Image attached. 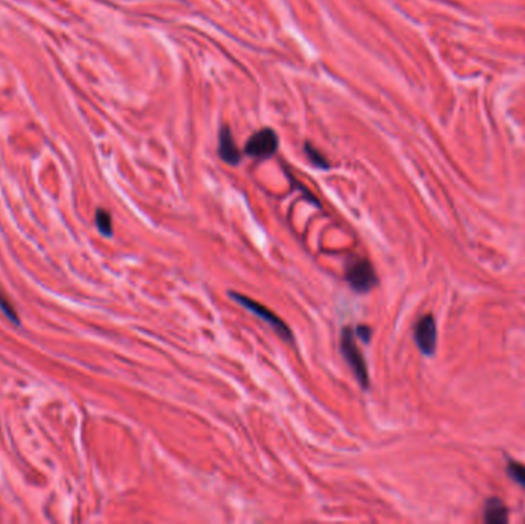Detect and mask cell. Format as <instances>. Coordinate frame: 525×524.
Returning a JSON list of instances; mask_svg holds the SVG:
<instances>
[{
    "label": "cell",
    "instance_id": "cell-1",
    "mask_svg": "<svg viewBox=\"0 0 525 524\" xmlns=\"http://www.w3.org/2000/svg\"><path fill=\"white\" fill-rule=\"evenodd\" d=\"M340 349H341L342 357H344V360L347 361L349 368L352 369V372L355 374L356 380H358V383L364 389H367L369 388V372H367L366 360H364L360 347H358V345H356L355 335L349 326H346L341 332Z\"/></svg>",
    "mask_w": 525,
    "mask_h": 524
},
{
    "label": "cell",
    "instance_id": "cell-2",
    "mask_svg": "<svg viewBox=\"0 0 525 524\" xmlns=\"http://www.w3.org/2000/svg\"><path fill=\"white\" fill-rule=\"evenodd\" d=\"M230 298H234L235 302L238 305H241L244 309H248L249 312L255 314V316L258 318H261L266 325H269L272 329H274L279 337H282L284 341H292V332L289 329V326L284 323V321L279 318L277 314L272 312L270 309H268L264 305L255 302V300H252L246 296H241V294H237V292H230Z\"/></svg>",
    "mask_w": 525,
    "mask_h": 524
},
{
    "label": "cell",
    "instance_id": "cell-3",
    "mask_svg": "<svg viewBox=\"0 0 525 524\" xmlns=\"http://www.w3.org/2000/svg\"><path fill=\"white\" fill-rule=\"evenodd\" d=\"M346 280L356 292H369L378 284V275L367 258H356L347 264Z\"/></svg>",
    "mask_w": 525,
    "mask_h": 524
},
{
    "label": "cell",
    "instance_id": "cell-4",
    "mask_svg": "<svg viewBox=\"0 0 525 524\" xmlns=\"http://www.w3.org/2000/svg\"><path fill=\"white\" fill-rule=\"evenodd\" d=\"M278 151V136L274 129L263 128L252 134L244 146V152L249 157L266 160L274 157Z\"/></svg>",
    "mask_w": 525,
    "mask_h": 524
},
{
    "label": "cell",
    "instance_id": "cell-5",
    "mask_svg": "<svg viewBox=\"0 0 525 524\" xmlns=\"http://www.w3.org/2000/svg\"><path fill=\"white\" fill-rule=\"evenodd\" d=\"M415 343L424 355H433L436 351L438 343V329L436 321L430 314L421 317L415 325Z\"/></svg>",
    "mask_w": 525,
    "mask_h": 524
},
{
    "label": "cell",
    "instance_id": "cell-6",
    "mask_svg": "<svg viewBox=\"0 0 525 524\" xmlns=\"http://www.w3.org/2000/svg\"><path fill=\"white\" fill-rule=\"evenodd\" d=\"M219 154L223 162H226L228 165H238L241 162V152L237 148L232 132H230V128L226 127V125L220 131Z\"/></svg>",
    "mask_w": 525,
    "mask_h": 524
},
{
    "label": "cell",
    "instance_id": "cell-7",
    "mask_svg": "<svg viewBox=\"0 0 525 524\" xmlns=\"http://www.w3.org/2000/svg\"><path fill=\"white\" fill-rule=\"evenodd\" d=\"M484 521L490 524H504L508 521V509L501 498H488L484 509Z\"/></svg>",
    "mask_w": 525,
    "mask_h": 524
},
{
    "label": "cell",
    "instance_id": "cell-8",
    "mask_svg": "<svg viewBox=\"0 0 525 524\" xmlns=\"http://www.w3.org/2000/svg\"><path fill=\"white\" fill-rule=\"evenodd\" d=\"M95 225L99 228L100 233L107 237L113 235V222H111V215L104 209H97L95 213Z\"/></svg>",
    "mask_w": 525,
    "mask_h": 524
},
{
    "label": "cell",
    "instance_id": "cell-9",
    "mask_svg": "<svg viewBox=\"0 0 525 524\" xmlns=\"http://www.w3.org/2000/svg\"><path fill=\"white\" fill-rule=\"evenodd\" d=\"M304 152H306V156L309 157L311 163L313 166L320 168V170H329V163H327L326 157L317 148H313V146L311 143H306L304 145Z\"/></svg>",
    "mask_w": 525,
    "mask_h": 524
},
{
    "label": "cell",
    "instance_id": "cell-10",
    "mask_svg": "<svg viewBox=\"0 0 525 524\" xmlns=\"http://www.w3.org/2000/svg\"><path fill=\"white\" fill-rule=\"evenodd\" d=\"M507 473H508V477L513 481H516L517 485L525 487V466L517 463V461H508Z\"/></svg>",
    "mask_w": 525,
    "mask_h": 524
},
{
    "label": "cell",
    "instance_id": "cell-11",
    "mask_svg": "<svg viewBox=\"0 0 525 524\" xmlns=\"http://www.w3.org/2000/svg\"><path fill=\"white\" fill-rule=\"evenodd\" d=\"M0 307H2V311L6 314V316H8L10 320L16 321V323H17V321H19V320H17V312L14 311V307H12V305L10 303V300L6 298V297L2 294V291H0Z\"/></svg>",
    "mask_w": 525,
    "mask_h": 524
},
{
    "label": "cell",
    "instance_id": "cell-12",
    "mask_svg": "<svg viewBox=\"0 0 525 524\" xmlns=\"http://www.w3.org/2000/svg\"><path fill=\"white\" fill-rule=\"evenodd\" d=\"M356 335H358L364 343H369L370 337H372V329H370L369 326H358V329H356Z\"/></svg>",
    "mask_w": 525,
    "mask_h": 524
}]
</instances>
